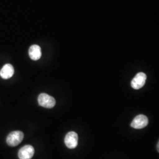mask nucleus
<instances>
[{
    "mask_svg": "<svg viewBox=\"0 0 159 159\" xmlns=\"http://www.w3.org/2000/svg\"><path fill=\"white\" fill-rule=\"evenodd\" d=\"M159 143H158V144H157V151L159 152Z\"/></svg>",
    "mask_w": 159,
    "mask_h": 159,
    "instance_id": "9",
    "label": "nucleus"
},
{
    "mask_svg": "<svg viewBox=\"0 0 159 159\" xmlns=\"http://www.w3.org/2000/svg\"><path fill=\"white\" fill-rule=\"evenodd\" d=\"M24 134L21 131H14L10 133L7 137V143L8 146L14 147L17 146L23 141Z\"/></svg>",
    "mask_w": 159,
    "mask_h": 159,
    "instance_id": "1",
    "label": "nucleus"
},
{
    "mask_svg": "<svg viewBox=\"0 0 159 159\" xmlns=\"http://www.w3.org/2000/svg\"><path fill=\"white\" fill-rule=\"evenodd\" d=\"M147 76L144 73L140 72L136 74L131 82V85L133 89L138 90L143 87L146 83Z\"/></svg>",
    "mask_w": 159,
    "mask_h": 159,
    "instance_id": "3",
    "label": "nucleus"
},
{
    "mask_svg": "<svg viewBox=\"0 0 159 159\" xmlns=\"http://www.w3.org/2000/svg\"><path fill=\"white\" fill-rule=\"evenodd\" d=\"M38 102L40 106L47 108L54 107L56 102L54 97L46 93L40 94L38 97Z\"/></svg>",
    "mask_w": 159,
    "mask_h": 159,
    "instance_id": "2",
    "label": "nucleus"
},
{
    "mask_svg": "<svg viewBox=\"0 0 159 159\" xmlns=\"http://www.w3.org/2000/svg\"><path fill=\"white\" fill-rule=\"evenodd\" d=\"M66 146L70 149L76 148L78 144V135L74 131H70L67 134L64 139Z\"/></svg>",
    "mask_w": 159,
    "mask_h": 159,
    "instance_id": "5",
    "label": "nucleus"
},
{
    "mask_svg": "<svg viewBox=\"0 0 159 159\" xmlns=\"http://www.w3.org/2000/svg\"><path fill=\"white\" fill-rule=\"evenodd\" d=\"M14 73V68L10 64H6L0 71V76L3 79L11 78Z\"/></svg>",
    "mask_w": 159,
    "mask_h": 159,
    "instance_id": "7",
    "label": "nucleus"
},
{
    "mask_svg": "<svg viewBox=\"0 0 159 159\" xmlns=\"http://www.w3.org/2000/svg\"><path fill=\"white\" fill-rule=\"evenodd\" d=\"M29 56L31 60L36 61L39 60L41 57V50L39 46L34 44L29 48Z\"/></svg>",
    "mask_w": 159,
    "mask_h": 159,
    "instance_id": "8",
    "label": "nucleus"
},
{
    "mask_svg": "<svg viewBox=\"0 0 159 159\" xmlns=\"http://www.w3.org/2000/svg\"><path fill=\"white\" fill-rule=\"evenodd\" d=\"M34 148L31 145H25L18 151V157L20 159H31L34 156Z\"/></svg>",
    "mask_w": 159,
    "mask_h": 159,
    "instance_id": "6",
    "label": "nucleus"
},
{
    "mask_svg": "<svg viewBox=\"0 0 159 159\" xmlns=\"http://www.w3.org/2000/svg\"><path fill=\"white\" fill-rule=\"evenodd\" d=\"M148 120L144 115L140 114L137 116L133 120L131 123V126L136 129H141L146 127L148 125Z\"/></svg>",
    "mask_w": 159,
    "mask_h": 159,
    "instance_id": "4",
    "label": "nucleus"
}]
</instances>
